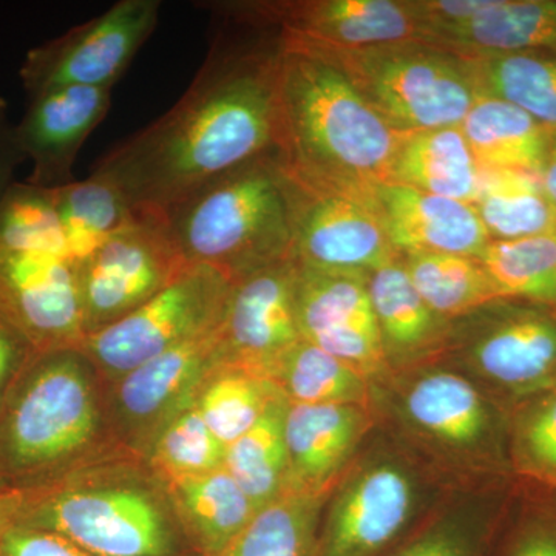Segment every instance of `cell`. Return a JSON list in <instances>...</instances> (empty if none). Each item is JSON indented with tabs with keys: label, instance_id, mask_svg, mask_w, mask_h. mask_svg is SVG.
<instances>
[{
	"label": "cell",
	"instance_id": "cell-29",
	"mask_svg": "<svg viewBox=\"0 0 556 556\" xmlns=\"http://www.w3.org/2000/svg\"><path fill=\"white\" fill-rule=\"evenodd\" d=\"M295 305L300 336L305 340L353 325L379 331L369 300L368 276L364 274L298 265Z\"/></svg>",
	"mask_w": 556,
	"mask_h": 556
},
{
	"label": "cell",
	"instance_id": "cell-30",
	"mask_svg": "<svg viewBox=\"0 0 556 556\" xmlns=\"http://www.w3.org/2000/svg\"><path fill=\"white\" fill-rule=\"evenodd\" d=\"M470 68L482 94L510 102L556 130V54H481Z\"/></svg>",
	"mask_w": 556,
	"mask_h": 556
},
{
	"label": "cell",
	"instance_id": "cell-22",
	"mask_svg": "<svg viewBox=\"0 0 556 556\" xmlns=\"http://www.w3.org/2000/svg\"><path fill=\"white\" fill-rule=\"evenodd\" d=\"M195 556H219L257 515L225 467L166 484Z\"/></svg>",
	"mask_w": 556,
	"mask_h": 556
},
{
	"label": "cell",
	"instance_id": "cell-47",
	"mask_svg": "<svg viewBox=\"0 0 556 556\" xmlns=\"http://www.w3.org/2000/svg\"><path fill=\"white\" fill-rule=\"evenodd\" d=\"M555 492H556V489H555ZM552 508H554V510L556 511V497H555V506Z\"/></svg>",
	"mask_w": 556,
	"mask_h": 556
},
{
	"label": "cell",
	"instance_id": "cell-5",
	"mask_svg": "<svg viewBox=\"0 0 556 556\" xmlns=\"http://www.w3.org/2000/svg\"><path fill=\"white\" fill-rule=\"evenodd\" d=\"M298 195L283 159L268 155L208 182L161 222L188 265L212 266L236 281L292 258Z\"/></svg>",
	"mask_w": 556,
	"mask_h": 556
},
{
	"label": "cell",
	"instance_id": "cell-23",
	"mask_svg": "<svg viewBox=\"0 0 556 556\" xmlns=\"http://www.w3.org/2000/svg\"><path fill=\"white\" fill-rule=\"evenodd\" d=\"M460 130L482 169L540 177L551 130L510 102L479 94Z\"/></svg>",
	"mask_w": 556,
	"mask_h": 556
},
{
	"label": "cell",
	"instance_id": "cell-46",
	"mask_svg": "<svg viewBox=\"0 0 556 556\" xmlns=\"http://www.w3.org/2000/svg\"><path fill=\"white\" fill-rule=\"evenodd\" d=\"M7 112V102L0 98V113Z\"/></svg>",
	"mask_w": 556,
	"mask_h": 556
},
{
	"label": "cell",
	"instance_id": "cell-38",
	"mask_svg": "<svg viewBox=\"0 0 556 556\" xmlns=\"http://www.w3.org/2000/svg\"><path fill=\"white\" fill-rule=\"evenodd\" d=\"M493 515L495 501L485 497L453 504L380 556H481Z\"/></svg>",
	"mask_w": 556,
	"mask_h": 556
},
{
	"label": "cell",
	"instance_id": "cell-43",
	"mask_svg": "<svg viewBox=\"0 0 556 556\" xmlns=\"http://www.w3.org/2000/svg\"><path fill=\"white\" fill-rule=\"evenodd\" d=\"M25 160L27 156L20 148L14 127L7 119V112L0 113V203L14 185V170Z\"/></svg>",
	"mask_w": 556,
	"mask_h": 556
},
{
	"label": "cell",
	"instance_id": "cell-45",
	"mask_svg": "<svg viewBox=\"0 0 556 556\" xmlns=\"http://www.w3.org/2000/svg\"><path fill=\"white\" fill-rule=\"evenodd\" d=\"M10 526L9 508H7V495L0 492V540H2L3 532Z\"/></svg>",
	"mask_w": 556,
	"mask_h": 556
},
{
	"label": "cell",
	"instance_id": "cell-19",
	"mask_svg": "<svg viewBox=\"0 0 556 556\" xmlns=\"http://www.w3.org/2000/svg\"><path fill=\"white\" fill-rule=\"evenodd\" d=\"M371 426L368 405L288 404V492H331Z\"/></svg>",
	"mask_w": 556,
	"mask_h": 556
},
{
	"label": "cell",
	"instance_id": "cell-20",
	"mask_svg": "<svg viewBox=\"0 0 556 556\" xmlns=\"http://www.w3.org/2000/svg\"><path fill=\"white\" fill-rule=\"evenodd\" d=\"M375 206L396 251L478 258L492 241L475 204L445 199L401 182L372 193Z\"/></svg>",
	"mask_w": 556,
	"mask_h": 556
},
{
	"label": "cell",
	"instance_id": "cell-31",
	"mask_svg": "<svg viewBox=\"0 0 556 556\" xmlns=\"http://www.w3.org/2000/svg\"><path fill=\"white\" fill-rule=\"evenodd\" d=\"M270 382L289 404H371L372 380L302 339L281 358Z\"/></svg>",
	"mask_w": 556,
	"mask_h": 556
},
{
	"label": "cell",
	"instance_id": "cell-9",
	"mask_svg": "<svg viewBox=\"0 0 556 556\" xmlns=\"http://www.w3.org/2000/svg\"><path fill=\"white\" fill-rule=\"evenodd\" d=\"M232 287V278L212 266H186L155 298L87 336L79 348L110 386L164 351L219 328Z\"/></svg>",
	"mask_w": 556,
	"mask_h": 556
},
{
	"label": "cell",
	"instance_id": "cell-41",
	"mask_svg": "<svg viewBox=\"0 0 556 556\" xmlns=\"http://www.w3.org/2000/svg\"><path fill=\"white\" fill-rule=\"evenodd\" d=\"M504 556H556V511H536L511 536Z\"/></svg>",
	"mask_w": 556,
	"mask_h": 556
},
{
	"label": "cell",
	"instance_id": "cell-28",
	"mask_svg": "<svg viewBox=\"0 0 556 556\" xmlns=\"http://www.w3.org/2000/svg\"><path fill=\"white\" fill-rule=\"evenodd\" d=\"M475 207L492 240L556 233L555 204L541 181L522 172L486 170Z\"/></svg>",
	"mask_w": 556,
	"mask_h": 556
},
{
	"label": "cell",
	"instance_id": "cell-42",
	"mask_svg": "<svg viewBox=\"0 0 556 556\" xmlns=\"http://www.w3.org/2000/svg\"><path fill=\"white\" fill-rule=\"evenodd\" d=\"M35 353L21 329L0 309V404Z\"/></svg>",
	"mask_w": 556,
	"mask_h": 556
},
{
	"label": "cell",
	"instance_id": "cell-26",
	"mask_svg": "<svg viewBox=\"0 0 556 556\" xmlns=\"http://www.w3.org/2000/svg\"><path fill=\"white\" fill-rule=\"evenodd\" d=\"M288 404L285 396L276 399L247 434L226 447L225 468L257 511L288 493Z\"/></svg>",
	"mask_w": 556,
	"mask_h": 556
},
{
	"label": "cell",
	"instance_id": "cell-34",
	"mask_svg": "<svg viewBox=\"0 0 556 556\" xmlns=\"http://www.w3.org/2000/svg\"><path fill=\"white\" fill-rule=\"evenodd\" d=\"M478 262L501 299L556 308V233L492 240Z\"/></svg>",
	"mask_w": 556,
	"mask_h": 556
},
{
	"label": "cell",
	"instance_id": "cell-6",
	"mask_svg": "<svg viewBox=\"0 0 556 556\" xmlns=\"http://www.w3.org/2000/svg\"><path fill=\"white\" fill-rule=\"evenodd\" d=\"M387 391L397 426L444 466L479 475L511 470L508 442L514 407L466 372L420 369L397 378Z\"/></svg>",
	"mask_w": 556,
	"mask_h": 556
},
{
	"label": "cell",
	"instance_id": "cell-1",
	"mask_svg": "<svg viewBox=\"0 0 556 556\" xmlns=\"http://www.w3.org/2000/svg\"><path fill=\"white\" fill-rule=\"evenodd\" d=\"M283 49L285 40L268 56L243 53L219 30L182 97L110 150L91 174L112 182L135 217L163 219L208 182L280 152Z\"/></svg>",
	"mask_w": 556,
	"mask_h": 556
},
{
	"label": "cell",
	"instance_id": "cell-33",
	"mask_svg": "<svg viewBox=\"0 0 556 556\" xmlns=\"http://www.w3.org/2000/svg\"><path fill=\"white\" fill-rule=\"evenodd\" d=\"M276 383L230 365L212 369L195 394V407L225 447L247 434L276 399Z\"/></svg>",
	"mask_w": 556,
	"mask_h": 556
},
{
	"label": "cell",
	"instance_id": "cell-24",
	"mask_svg": "<svg viewBox=\"0 0 556 556\" xmlns=\"http://www.w3.org/2000/svg\"><path fill=\"white\" fill-rule=\"evenodd\" d=\"M482 167L459 127L409 134L394 161L393 181L464 203H477Z\"/></svg>",
	"mask_w": 556,
	"mask_h": 556
},
{
	"label": "cell",
	"instance_id": "cell-36",
	"mask_svg": "<svg viewBox=\"0 0 556 556\" xmlns=\"http://www.w3.org/2000/svg\"><path fill=\"white\" fill-rule=\"evenodd\" d=\"M225 445L208 430L193 399L156 431L141 459L170 484L225 467Z\"/></svg>",
	"mask_w": 556,
	"mask_h": 556
},
{
	"label": "cell",
	"instance_id": "cell-11",
	"mask_svg": "<svg viewBox=\"0 0 556 556\" xmlns=\"http://www.w3.org/2000/svg\"><path fill=\"white\" fill-rule=\"evenodd\" d=\"M76 265L86 338L129 316L189 266L164 222L139 217Z\"/></svg>",
	"mask_w": 556,
	"mask_h": 556
},
{
	"label": "cell",
	"instance_id": "cell-25",
	"mask_svg": "<svg viewBox=\"0 0 556 556\" xmlns=\"http://www.w3.org/2000/svg\"><path fill=\"white\" fill-rule=\"evenodd\" d=\"M368 292L388 367L391 361H408L433 343L439 316L420 298L405 265L394 260L369 274Z\"/></svg>",
	"mask_w": 556,
	"mask_h": 556
},
{
	"label": "cell",
	"instance_id": "cell-3",
	"mask_svg": "<svg viewBox=\"0 0 556 556\" xmlns=\"http://www.w3.org/2000/svg\"><path fill=\"white\" fill-rule=\"evenodd\" d=\"M278 108L281 159L300 185L372 199L378 186L393 181L407 135L393 129L328 58L285 42Z\"/></svg>",
	"mask_w": 556,
	"mask_h": 556
},
{
	"label": "cell",
	"instance_id": "cell-40",
	"mask_svg": "<svg viewBox=\"0 0 556 556\" xmlns=\"http://www.w3.org/2000/svg\"><path fill=\"white\" fill-rule=\"evenodd\" d=\"M0 556H91L60 535L30 527L9 526L0 540Z\"/></svg>",
	"mask_w": 556,
	"mask_h": 556
},
{
	"label": "cell",
	"instance_id": "cell-7",
	"mask_svg": "<svg viewBox=\"0 0 556 556\" xmlns=\"http://www.w3.org/2000/svg\"><path fill=\"white\" fill-rule=\"evenodd\" d=\"M311 51L342 68L399 134L459 127L481 94L470 64L428 46L408 42L358 51Z\"/></svg>",
	"mask_w": 556,
	"mask_h": 556
},
{
	"label": "cell",
	"instance_id": "cell-18",
	"mask_svg": "<svg viewBox=\"0 0 556 556\" xmlns=\"http://www.w3.org/2000/svg\"><path fill=\"white\" fill-rule=\"evenodd\" d=\"M112 108V90L62 87L31 98L14 126L20 148L33 163L28 185L60 189L76 181L73 167L80 148Z\"/></svg>",
	"mask_w": 556,
	"mask_h": 556
},
{
	"label": "cell",
	"instance_id": "cell-39",
	"mask_svg": "<svg viewBox=\"0 0 556 556\" xmlns=\"http://www.w3.org/2000/svg\"><path fill=\"white\" fill-rule=\"evenodd\" d=\"M508 455L511 470L556 489V388L514 405Z\"/></svg>",
	"mask_w": 556,
	"mask_h": 556
},
{
	"label": "cell",
	"instance_id": "cell-32",
	"mask_svg": "<svg viewBox=\"0 0 556 556\" xmlns=\"http://www.w3.org/2000/svg\"><path fill=\"white\" fill-rule=\"evenodd\" d=\"M53 195L67 254L75 263L90 257L113 233L137 218L123 193L108 179L93 174L83 181L53 189Z\"/></svg>",
	"mask_w": 556,
	"mask_h": 556
},
{
	"label": "cell",
	"instance_id": "cell-14",
	"mask_svg": "<svg viewBox=\"0 0 556 556\" xmlns=\"http://www.w3.org/2000/svg\"><path fill=\"white\" fill-rule=\"evenodd\" d=\"M298 263L281 260L233 281L223 318V364L270 380L300 340Z\"/></svg>",
	"mask_w": 556,
	"mask_h": 556
},
{
	"label": "cell",
	"instance_id": "cell-15",
	"mask_svg": "<svg viewBox=\"0 0 556 556\" xmlns=\"http://www.w3.org/2000/svg\"><path fill=\"white\" fill-rule=\"evenodd\" d=\"M298 186L292 260L299 266L369 276L396 260L375 200Z\"/></svg>",
	"mask_w": 556,
	"mask_h": 556
},
{
	"label": "cell",
	"instance_id": "cell-35",
	"mask_svg": "<svg viewBox=\"0 0 556 556\" xmlns=\"http://www.w3.org/2000/svg\"><path fill=\"white\" fill-rule=\"evenodd\" d=\"M407 273L428 308L457 317L500 300L478 258L450 254L409 255Z\"/></svg>",
	"mask_w": 556,
	"mask_h": 556
},
{
	"label": "cell",
	"instance_id": "cell-4",
	"mask_svg": "<svg viewBox=\"0 0 556 556\" xmlns=\"http://www.w3.org/2000/svg\"><path fill=\"white\" fill-rule=\"evenodd\" d=\"M7 508L10 526L46 530L91 556H195L167 485L131 453L7 496Z\"/></svg>",
	"mask_w": 556,
	"mask_h": 556
},
{
	"label": "cell",
	"instance_id": "cell-37",
	"mask_svg": "<svg viewBox=\"0 0 556 556\" xmlns=\"http://www.w3.org/2000/svg\"><path fill=\"white\" fill-rule=\"evenodd\" d=\"M0 251L68 257L53 190L11 186L0 203Z\"/></svg>",
	"mask_w": 556,
	"mask_h": 556
},
{
	"label": "cell",
	"instance_id": "cell-13",
	"mask_svg": "<svg viewBox=\"0 0 556 556\" xmlns=\"http://www.w3.org/2000/svg\"><path fill=\"white\" fill-rule=\"evenodd\" d=\"M219 365L223 353L217 328L164 351L110 383L109 416L119 444L141 457L156 431L195 399L203 380Z\"/></svg>",
	"mask_w": 556,
	"mask_h": 556
},
{
	"label": "cell",
	"instance_id": "cell-27",
	"mask_svg": "<svg viewBox=\"0 0 556 556\" xmlns=\"http://www.w3.org/2000/svg\"><path fill=\"white\" fill-rule=\"evenodd\" d=\"M331 492L285 493L258 510L219 556H314L321 515Z\"/></svg>",
	"mask_w": 556,
	"mask_h": 556
},
{
	"label": "cell",
	"instance_id": "cell-44",
	"mask_svg": "<svg viewBox=\"0 0 556 556\" xmlns=\"http://www.w3.org/2000/svg\"><path fill=\"white\" fill-rule=\"evenodd\" d=\"M541 186L552 203L556 206V130L551 131L546 160H544L543 170H541Z\"/></svg>",
	"mask_w": 556,
	"mask_h": 556
},
{
	"label": "cell",
	"instance_id": "cell-17",
	"mask_svg": "<svg viewBox=\"0 0 556 556\" xmlns=\"http://www.w3.org/2000/svg\"><path fill=\"white\" fill-rule=\"evenodd\" d=\"M254 9L280 24L288 43L303 49L358 51L424 40L415 2L318 0Z\"/></svg>",
	"mask_w": 556,
	"mask_h": 556
},
{
	"label": "cell",
	"instance_id": "cell-2",
	"mask_svg": "<svg viewBox=\"0 0 556 556\" xmlns=\"http://www.w3.org/2000/svg\"><path fill=\"white\" fill-rule=\"evenodd\" d=\"M124 453L108 386L84 351H36L0 404V492H36Z\"/></svg>",
	"mask_w": 556,
	"mask_h": 556
},
{
	"label": "cell",
	"instance_id": "cell-12",
	"mask_svg": "<svg viewBox=\"0 0 556 556\" xmlns=\"http://www.w3.org/2000/svg\"><path fill=\"white\" fill-rule=\"evenodd\" d=\"M464 346L467 376L514 407L556 388V308L500 299Z\"/></svg>",
	"mask_w": 556,
	"mask_h": 556
},
{
	"label": "cell",
	"instance_id": "cell-10",
	"mask_svg": "<svg viewBox=\"0 0 556 556\" xmlns=\"http://www.w3.org/2000/svg\"><path fill=\"white\" fill-rule=\"evenodd\" d=\"M160 11V0H119L100 16L35 47L20 72L28 97L62 87L112 90L155 31Z\"/></svg>",
	"mask_w": 556,
	"mask_h": 556
},
{
	"label": "cell",
	"instance_id": "cell-8",
	"mask_svg": "<svg viewBox=\"0 0 556 556\" xmlns=\"http://www.w3.org/2000/svg\"><path fill=\"white\" fill-rule=\"evenodd\" d=\"M430 496V481L408 455L376 447L356 456L328 497L314 556L386 554L407 535Z\"/></svg>",
	"mask_w": 556,
	"mask_h": 556
},
{
	"label": "cell",
	"instance_id": "cell-21",
	"mask_svg": "<svg viewBox=\"0 0 556 556\" xmlns=\"http://www.w3.org/2000/svg\"><path fill=\"white\" fill-rule=\"evenodd\" d=\"M426 42L481 54H556V0H490L464 24L439 28Z\"/></svg>",
	"mask_w": 556,
	"mask_h": 556
},
{
	"label": "cell",
	"instance_id": "cell-16",
	"mask_svg": "<svg viewBox=\"0 0 556 556\" xmlns=\"http://www.w3.org/2000/svg\"><path fill=\"white\" fill-rule=\"evenodd\" d=\"M0 309L36 351L86 338L78 265L62 255L0 251Z\"/></svg>",
	"mask_w": 556,
	"mask_h": 556
}]
</instances>
